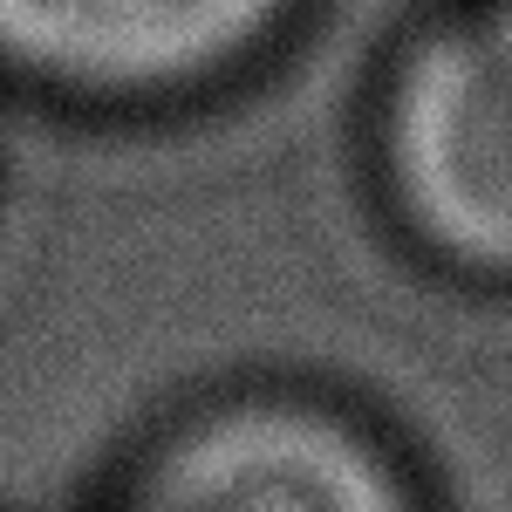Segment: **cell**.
Wrapping results in <instances>:
<instances>
[{
  "label": "cell",
  "mask_w": 512,
  "mask_h": 512,
  "mask_svg": "<svg viewBox=\"0 0 512 512\" xmlns=\"http://www.w3.org/2000/svg\"><path fill=\"white\" fill-rule=\"evenodd\" d=\"M376 185L431 267L512 287V0H465L396 55Z\"/></svg>",
  "instance_id": "1"
},
{
  "label": "cell",
  "mask_w": 512,
  "mask_h": 512,
  "mask_svg": "<svg viewBox=\"0 0 512 512\" xmlns=\"http://www.w3.org/2000/svg\"><path fill=\"white\" fill-rule=\"evenodd\" d=\"M308 0H0V82L69 110H171L267 62Z\"/></svg>",
  "instance_id": "2"
},
{
  "label": "cell",
  "mask_w": 512,
  "mask_h": 512,
  "mask_svg": "<svg viewBox=\"0 0 512 512\" xmlns=\"http://www.w3.org/2000/svg\"><path fill=\"white\" fill-rule=\"evenodd\" d=\"M117 512H424L362 417L294 390L205 403L130 472Z\"/></svg>",
  "instance_id": "3"
}]
</instances>
